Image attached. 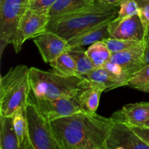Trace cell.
<instances>
[{
	"instance_id": "obj_1",
	"label": "cell",
	"mask_w": 149,
	"mask_h": 149,
	"mask_svg": "<svg viewBox=\"0 0 149 149\" xmlns=\"http://www.w3.org/2000/svg\"><path fill=\"white\" fill-rule=\"evenodd\" d=\"M114 121L84 111L49 122L61 149H105Z\"/></svg>"
},
{
	"instance_id": "obj_2",
	"label": "cell",
	"mask_w": 149,
	"mask_h": 149,
	"mask_svg": "<svg viewBox=\"0 0 149 149\" xmlns=\"http://www.w3.org/2000/svg\"><path fill=\"white\" fill-rule=\"evenodd\" d=\"M119 9V6L108 5L96 1L77 11L50 17L47 31L68 41L90 28L115 19Z\"/></svg>"
},
{
	"instance_id": "obj_3",
	"label": "cell",
	"mask_w": 149,
	"mask_h": 149,
	"mask_svg": "<svg viewBox=\"0 0 149 149\" xmlns=\"http://www.w3.org/2000/svg\"><path fill=\"white\" fill-rule=\"evenodd\" d=\"M31 91L30 68L25 65L13 67L0 79V116L13 117L26 109Z\"/></svg>"
},
{
	"instance_id": "obj_4",
	"label": "cell",
	"mask_w": 149,
	"mask_h": 149,
	"mask_svg": "<svg viewBox=\"0 0 149 149\" xmlns=\"http://www.w3.org/2000/svg\"><path fill=\"white\" fill-rule=\"evenodd\" d=\"M30 81L35 97L44 100L77 97L84 83L78 77H63L53 71H45L34 67L30 68Z\"/></svg>"
},
{
	"instance_id": "obj_5",
	"label": "cell",
	"mask_w": 149,
	"mask_h": 149,
	"mask_svg": "<svg viewBox=\"0 0 149 149\" xmlns=\"http://www.w3.org/2000/svg\"><path fill=\"white\" fill-rule=\"evenodd\" d=\"M25 111L29 149H61L52 134L49 122L41 113L36 103L30 100Z\"/></svg>"
},
{
	"instance_id": "obj_6",
	"label": "cell",
	"mask_w": 149,
	"mask_h": 149,
	"mask_svg": "<svg viewBox=\"0 0 149 149\" xmlns=\"http://www.w3.org/2000/svg\"><path fill=\"white\" fill-rule=\"evenodd\" d=\"M29 9V0H0V56L12 44L20 20Z\"/></svg>"
},
{
	"instance_id": "obj_7",
	"label": "cell",
	"mask_w": 149,
	"mask_h": 149,
	"mask_svg": "<svg viewBox=\"0 0 149 149\" xmlns=\"http://www.w3.org/2000/svg\"><path fill=\"white\" fill-rule=\"evenodd\" d=\"M49 18L48 15L36 13L30 9L26 11L19 23L12 42L15 53L20 52L26 40L47 31Z\"/></svg>"
},
{
	"instance_id": "obj_8",
	"label": "cell",
	"mask_w": 149,
	"mask_h": 149,
	"mask_svg": "<svg viewBox=\"0 0 149 149\" xmlns=\"http://www.w3.org/2000/svg\"><path fill=\"white\" fill-rule=\"evenodd\" d=\"M35 103L49 122L83 111L77 97L44 100L35 97Z\"/></svg>"
},
{
	"instance_id": "obj_9",
	"label": "cell",
	"mask_w": 149,
	"mask_h": 149,
	"mask_svg": "<svg viewBox=\"0 0 149 149\" xmlns=\"http://www.w3.org/2000/svg\"><path fill=\"white\" fill-rule=\"evenodd\" d=\"M109 31L110 37L113 39L146 41V31L138 15L123 18L116 17L109 23Z\"/></svg>"
},
{
	"instance_id": "obj_10",
	"label": "cell",
	"mask_w": 149,
	"mask_h": 149,
	"mask_svg": "<svg viewBox=\"0 0 149 149\" xmlns=\"http://www.w3.org/2000/svg\"><path fill=\"white\" fill-rule=\"evenodd\" d=\"M105 149H149V146L129 126L115 122L106 141Z\"/></svg>"
},
{
	"instance_id": "obj_11",
	"label": "cell",
	"mask_w": 149,
	"mask_h": 149,
	"mask_svg": "<svg viewBox=\"0 0 149 149\" xmlns=\"http://www.w3.org/2000/svg\"><path fill=\"white\" fill-rule=\"evenodd\" d=\"M33 41L46 63L49 64L71 49L66 39L47 31L33 38Z\"/></svg>"
},
{
	"instance_id": "obj_12",
	"label": "cell",
	"mask_w": 149,
	"mask_h": 149,
	"mask_svg": "<svg viewBox=\"0 0 149 149\" xmlns=\"http://www.w3.org/2000/svg\"><path fill=\"white\" fill-rule=\"evenodd\" d=\"M114 122L129 127H143L149 119V102L131 103L124 106L111 116Z\"/></svg>"
},
{
	"instance_id": "obj_13",
	"label": "cell",
	"mask_w": 149,
	"mask_h": 149,
	"mask_svg": "<svg viewBox=\"0 0 149 149\" xmlns=\"http://www.w3.org/2000/svg\"><path fill=\"white\" fill-rule=\"evenodd\" d=\"M91 86L105 90L126 86V82L119 77L111 74L103 67L95 68L81 77Z\"/></svg>"
},
{
	"instance_id": "obj_14",
	"label": "cell",
	"mask_w": 149,
	"mask_h": 149,
	"mask_svg": "<svg viewBox=\"0 0 149 149\" xmlns=\"http://www.w3.org/2000/svg\"><path fill=\"white\" fill-rule=\"evenodd\" d=\"M145 48L146 41L125 50L112 53L110 61L118 64L123 68L129 81L128 73L132 68L141 62L145 52Z\"/></svg>"
},
{
	"instance_id": "obj_15",
	"label": "cell",
	"mask_w": 149,
	"mask_h": 149,
	"mask_svg": "<svg viewBox=\"0 0 149 149\" xmlns=\"http://www.w3.org/2000/svg\"><path fill=\"white\" fill-rule=\"evenodd\" d=\"M111 21L90 28L71 38L68 41L70 47H82L86 45H92L97 42H103L104 39L110 38L109 26Z\"/></svg>"
},
{
	"instance_id": "obj_16",
	"label": "cell",
	"mask_w": 149,
	"mask_h": 149,
	"mask_svg": "<svg viewBox=\"0 0 149 149\" xmlns=\"http://www.w3.org/2000/svg\"><path fill=\"white\" fill-rule=\"evenodd\" d=\"M103 90L91 86L84 80L83 87L77 96V99L83 111L96 113Z\"/></svg>"
},
{
	"instance_id": "obj_17",
	"label": "cell",
	"mask_w": 149,
	"mask_h": 149,
	"mask_svg": "<svg viewBox=\"0 0 149 149\" xmlns=\"http://www.w3.org/2000/svg\"><path fill=\"white\" fill-rule=\"evenodd\" d=\"M0 149H23L15 132L13 118L0 116Z\"/></svg>"
},
{
	"instance_id": "obj_18",
	"label": "cell",
	"mask_w": 149,
	"mask_h": 149,
	"mask_svg": "<svg viewBox=\"0 0 149 149\" xmlns=\"http://www.w3.org/2000/svg\"><path fill=\"white\" fill-rule=\"evenodd\" d=\"M90 0H58L49 10V17L68 14L91 5Z\"/></svg>"
},
{
	"instance_id": "obj_19",
	"label": "cell",
	"mask_w": 149,
	"mask_h": 149,
	"mask_svg": "<svg viewBox=\"0 0 149 149\" xmlns=\"http://www.w3.org/2000/svg\"><path fill=\"white\" fill-rule=\"evenodd\" d=\"M52 71L63 77H77V65L68 52L60 55L49 63Z\"/></svg>"
},
{
	"instance_id": "obj_20",
	"label": "cell",
	"mask_w": 149,
	"mask_h": 149,
	"mask_svg": "<svg viewBox=\"0 0 149 149\" xmlns=\"http://www.w3.org/2000/svg\"><path fill=\"white\" fill-rule=\"evenodd\" d=\"M73 57L77 65V77L81 78L82 76L94 69V64L87 55V52L81 47L71 48L68 51Z\"/></svg>"
},
{
	"instance_id": "obj_21",
	"label": "cell",
	"mask_w": 149,
	"mask_h": 149,
	"mask_svg": "<svg viewBox=\"0 0 149 149\" xmlns=\"http://www.w3.org/2000/svg\"><path fill=\"white\" fill-rule=\"evenodd\" d=\"M86 52L95 68L103 66L110 61L111 56V52L103 42H99L90 45Z\"/></svg>"
},
{
	"instance_id": "obj_22",
	"label": "cell",
	"mask_w": 149,
	"mask_h": 149,
	"mask_svg": "<svg viewBox=\"0 0 149 149\" xmlns=\"http://www.w3.org/2000/svg\"><path fill=\"white\" fill-rule=\"evenodd\" d=\"M25 109H20L12 117L15 132L21 148L23 147L28 138V123Z\"/></svg>"
},
{
	"instance_id": "obj_23",
	"label": "cell",
	"mask_w": 149,
	"mask_h": 149,
	"mask_svg": "<svg viewBox=\"0 0 149 149\" xmlns=\"http://www.w3.org/2000/svg\"><path fill=\"white\" fill-rule=\"evenodd\" d=\"M103 42L106 44V45L109 48L111 54L125 50V49L130 48L132 47H134L135 45H138L139 43H141V42H136V41L113 39V38L111 37L109 38V39H104Z\"/></svg>"
},
{
	"instance_id": "obj_24",
	"label": "cell",
	"mask_w": 149,
	"mask_h": 149,
	"mask_svg": "<svg viewBox=\"0 0 149 149\" xmlns=\"http://www.w3.org/2000/svg\"><path fill=\"white\" fill-rule=\"evenodd\" d=\"M148 84H149V65L134 74L127 81L126 86H129L137 90Z\"/></svg>"
},
{
	"instance_id": "obj_25",
	"label": "cell",
	"mask_w": 149,
	"mask_h": 149,
	"mask_svg": "<svg viewBox=\"0 0 149 149\" xmlns=\"http://www.w3.org/2000/svg\"><path fill=\"white\" fill-rule=\"evenodd\" d=\"M135 15H138V6L135 0H123L119 5L117 17L123 18Z\"/></svg>"
},
{
	"instance_id": "obj_26",
	"label": "cell",
	"mask_w": 149,
	"mask_h": 149,
	"mask_svg": "<svg viewBox=\"0 0 149 149\" xmlns=\"http://www.w3.org/2000/svg\"><path fill=\"white\" fill-rule=\"evenodd\" d=\"M58 0H32L29 1V9L36 13L48 15Z\"/></svg>"
},
{
	"instance_id": "obj_27",
	"label": "cell",
	"mask_w": 149,
	"mask_h": 149,
	"mask_svg": "<svg viewBox=\"0 0 149 149\" xmlns=\"http://www.w3.org/2000/svg\"><path fill=\"white\" fill-rule=\"evenodd\" d=\"M138 6V15L146 31V37L149 29V0H135Z\"/></svg>"
},
{
	"instance_id": "obj_28",
	"label": "cell",
	"mask_w": 149,
	"mask_h": 149,
	"mask_svg": "<svg viewBox=\"0 0 149 149\" xmlns=\"http://www.w3.org/2000/svg\"><path fill=\"white\" fill-rule=\"evenodd\" d=\"M149 65V39L146 40V48H145V52H144L143 57V59L141 61V62L139 64H138L137 65H135L134 68H132L130 71L128 73V75H129L130 79L135 74H136L138 71H139L140 70L142 69L143 68H144L146 65Z\"/></svg>"
},
{
	"instance_id": "obj_29",
	"label": "cell",
	"mask_w": 149,
	"mask_h": 149,
	"mask_svg": "<svg viewBox=\"0 0 149 149\" xmlns=\"http://www.w3.org/2000/svg\"><path fill=\"white\" fill-rule=\"evenodd\" d=\"M137 135L149 146V128L146 127H130Z\"/></svg>"
},
{
	"instance_id": "obj_30",
	"label": "cell",
	"mask_w": 149,
	"mask_h": 149,
	"mask_svg": "<svg viewBox=\"0 0 149 149\" xmlns=\"http://www.w3.org/2000/svg\"><path fill=\"white\" fill-rule=\"evenodd\" d=\"M97 2L111 6H119L123 0H96Z\"/></svg>"
},
{
	"instance_id": "obj_31",
	"label": "cell",
	"mask_w": 149,
	"mask_h": 149,
	"mask_svg": "<svg viewBox=\"0 0 149 149\" xmlns=\"http://www.w3.org/2000/svg\"><path fill=\"white\" fill-rule=\"evenodd\" d=\"M138 90H140L141 92H144V93H149V84L146 86H144V87H140V88L137 89Z\"/></svg>"
},
{
	"instance_id": "obj_32",
	"label": "cell",
	"mask_w": 149,
	"mask_h": 149,
	"mask_svg": "<svg viewBox=\"0 0 149 149\" xmlns=\"http://www.w3.org/2000/svg\"><path fill=\"white\" fill-rule=\"evenodd\" d=\"M23 149H29V146H28V138L26 140V142H25Z\"/></svg>"
},
{
	"instance_id": "obj_33",
	"label": "cell",
	"mask_w": 149,
	"mask_h": 149,
	"mask_svg": "<svg viewBox=\"0 0 149 149\" xmlns=\"http://www.w3.org/2000/svg\"><path fill=\"white\" fill-rule=\"evenodd\" d=\"M143 127H148L149 128V119L148 121H147L146 122L145 124H144Z\"/></svg>"
},
{
	"instance_id": "obj_34",
	"label": "cell",
	"mask_w": 149,
	"mask_h": 149,
	"mask_svg": "<svg viewBox=\"0 0 149 149\" xmlns=\"http://www.w3.org/2000/svg\"><path fill=\"white\" fill-rule=\"evenodd\" d=\"M149 39V29H148V32H147L146 37V39Z\"/></svg>"
},
{
	"instance_id": "obj_35",
	"label": "cell",
	"mask_w": 149,
	"mask_h": 149,
	"mask_svg": "<svg viewBox=\"0 0 149 149\" xmlns=\"http://www.w3.org/2000/svg\"><path fill=\"white\" fill-rule=\"evenodd\" d=\"M91 1H93V2H95V1H96V0H90Z\"/></svg>"
},
{
	"instance_id": "obj_36",
	"label": "cell",
	"mask_w": 149,
	"mask_h": 149,
	"mask_svg": "<svg viewBox=\"0 0 149 149\" xmlns=\"http://www.w3.org/2000/svg\"><path fill=\"white\" fill-rule=\"evenodd\" d=\"M29 1H32V0H29Z\"/></svg>"
}]
</instances>
